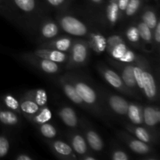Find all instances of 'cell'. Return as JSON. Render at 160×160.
I'll use <instances>...</instances> for the list:
<instances>
[{
  "instance_id": "cell-45",
  "label": "cell",
  "mask_w": 160,
  "mask_h": 160,
  "mask_svg": "<svg viewBox=\"0 0 160 160\" xmlns=\"http://www.w3.org/2000/svg\"><path fill=\"white\" fill-rule=\"evenodd\" d=\"M156 1H159V0H156Z\"/></svg>"
},
{
  "instance_id": "cell-15",
  "label": "cell",
  "mask_w": 160,
  "mask_h": 160,
  "mask_svg": "<svg viewBox=\"0 0 160 160\" xmlns=\"http://www.w3.org/2000/svg\"><path fill=\"white\" fill-rule=\"evenodd\" d=\"M31 54L37 56L38 57L44 58L58 63H66L68 58V53L58 51V50L51 49V48H39L34 51L31 52Z\"/></svg>"
},
{
  "instance_id": "cell-12",
  "label": "cell",
  "mask_w": 160,
  "mask_h": 160,
  "mask_svg": "<svg viewBox=\"0 0 160 160\" xmlns=\"http://www.w3.org/2000/svg\"><path fill=\"white\" fill-rule=\"evenodd\" d=\"M53 154L57 158L64 160H75L78 157L70 144L60 140H52L48 142Z\"/></svg>"
},
{
  "instance_id": "cell-34",
  "label": "cell",
  "mask_w": 160,
  "mask_h": 160,
  "mask_svg": "<svg viewBox=\"0 0 160 160\" xmlns=\"http://www.w3.org/2000/svg\"><path fill=\"white\" fill-rule=\"evenodd\" d=\"M38 131L42 136L45 138L52 139L54 138L57 135L56 128L51 123H44L42 124L38 125Z\"/></svg>"
},
{
  "instance_id": "cell-6",
  "label": "cell",
  "mask_w": 160,
  "mask_h": 160,
  "mask_svg": "<svg viewBox=\"0 0 160 160\" xmlns=\"http://www.w3.org/2000/svg\"><path fill=\"white\" fill-rule=\"evenodd\" d=\"M142 93L149 101L156 102L159 100V94L157 83L148 59L145 62L142 73Z\"/></svg>"
},
{
  "instance_id": "cell-37",
  "label": "cell",
  "mask_w": 160,
  "mask_h": 160,
  "mask_svg": "<svg viewBox=\"0 0 160 160\" xmlns=\"http://www.w3.org/2000/svg\"><path fill=\"white\" fill-rule=\"evenodd\" d=\"M110 158L112 160H128L131 159L129 155L121 148H114L111 152Z\"/></svg>"
},
{
  "instance_id": "cell-8",
  "label": "cell",
  "mask_w": 160,
  "mask_h": 160,
  "mask_svg": "<svg viewBox=\"0 0 160 160\" xmlns=\"http://www.w3.org/2000/svg\"><path fill=\"white\" fill-rule=\"evenodd\" d=\"M79 125L81 126V133L84 135L89 148L95 152H100L102 151L104 148L102 138L91 123L84 119H81Z\"/></svg>"
},
{
  "instance_id": "cell-36",
  "label": "cell",
  "mask_w": 160,
  "mask_h": 160,
  "mask_svg": "<svg viewBox=\"0 0 160 160\" xmlns=\"http://www.w3.org/2000/svg\"><path fill=\"white\" fill-rule=\"evenodd\" d=\"M45 4L49 7L56 9H62L67 7L70 0H44Z\"/></svg>"
},
{
  "instance_id": "cell-25",
  "label": "cell",
  "mask_w": 160,
  "mask_h": 160,
  "mask_svg": "<svg viewBox=\"0 0 160 160\" xmlns=\"http://www.w3.org/2000/svg\"><path fill=\"white\" fill-rule=\"evenodd\" d=\"M23 95L34 101L40 107L47 106V103L48 101V94H47L46 91L43 88H36L29 90L26 93L23 94Z\"/></svg>"
},
{
  "instance_id": "cell-14",
  "label": "cell",
  "mask_w": 160,
  "mask_h": 160,
  "mask_svg": "<svg viewBox=\"0 0 160 160\" xmlns=\"http://www.w3.org/2000/svg\"><path fill=\"white\" fill-rule=\"evenodd\" d=\"M58 82H59V86L62 88V92L65 94L66 96L74 104H76L77 106H79L80 107L83 108L84 109H88L87 106L84 104V102L82 101V99L81 98V97L79 96V95L77 92L76 88L73 86V84L70 82L68 80V78L66 77V75H62L58 80Z\"/></svg>"
},
{
  "instance_id": "cell-27",
  "label": "cell",
  "mask_w": 160,
  "mask_h": 160,
  "mask_svg": "<svg viewBox=\"0 0 160 160\" xmlns=\"http://www.w3.org/2000/svg\"><path fill=\"white\" fill-rule=\"evenodd\" d=\"M141 20L145 23L152 31H153L157 23L159 21V19L157 17V13L154 8L151 6H146L142 10Z\"/></svg>"
},
{
  "instance_id": "cell-33",
  "label": "cell",
  "mask_w": 160,
  "mask_h": 160,
  "mask_svg": "<svg viewBox=\"0 0 160 160\" xmlns=\"http://www.w3.org/2000/svg\"><path fill=\"white\" fill-rule=\"evenodd\" d=\"M128 46L127 45V43L125 42V41L120 42L117 45H116L115 46L112 47V49L108 52V54L111 56L113 59L115 60H120L121 59L122 56L124 55V53L126 52L127 50L128 49Z\"/></svg>"
},
{
  "instance_id": "cell-30",
  "label": "cell",
  "mask_w": 160,
  "mask_h": 160,
  "mask_svg": "<svg viewBox=\"0 0 160 160\" xmlns=\"http://www.w3.org/2000/svg\"><path fill=\"white\" fill-rule=\"evenodd\" d=\"M125 37L128 43H130L133 46H142L140 35H139L138 30L136 25H131L127 28L125 31Z\"/></svg>"
},
{
  "instance_id": "cell-19",
  "label": "cell",
  "mask_w": 160,
  "mask_h": 160,
  "mask_svg": "<svg viewBox=\"0 0 160 160\" xmlns=\"http://www.w3.org/2000/svg\"><path fill=\"white\" fill-rule=\"evenodd\" d=\"M58 117L68 128L76 129L79 125V119L74 109L67 106H62L57 111Z\"/></svg>"
},
{
  "instance_id": "cell-41",
  "label": "cell",
  "mask_w": 160,
  "mask_h": 160,
  "mask_svg": "<svg viewBox=\"0 0 160 160\" xmlns=\"http://www.w3.org/2000/svg\"><path fill=\"white\" fill-rule=\"evenodd\" d=\"M117 1L119 9H120V13H121L122 17H123V12H124L125 9H126L127 8V6H128V2H129V0H117Z\"/></svg>"
},
{
  "instance_id": "cell-1",
  "label": "cell",
  "mask_w": 160,
  "mask_h": 160,
  "mask_svg": "<svg viewBox=\"0 0 160 160\" xmlns=\"http://www.w3.org/2000/svg\"><path fill=\"white\" fill-rule=\"evenodd\" d=\"M65 75L73 84L78 94L87 106L88 110L91 111L97 117L105 120L106 117L101 98L92 86L78 75L72 73H67Z\"/></svg>"
},
{
  "instance_id": "cell-7",
  "label": "cell",
  "mask_w": 160,
  "mask_h": 160,
  "mask_svg": "<svg viewBox=\"0 0 160 160\" xmlns=\"http://www.w3.org/2000/svg\"><path fill=\"white\" fill-rule=\"evenodd\" d=\"M22 60L31 64L34 67L37 68L40 71L48 74H56L60 70V64L44 58L38 57L31 54V52H25L20 55Z\"/></svg>"
},
{
  "instance_id": "cell-18",
  "label": "cell",
  "mask_w": 160,
  "mask_h": 160,
  "mask_svg": "<svg viewBox=\"0 0 160 160\" xmlns=\"http://www.w3.org/2000/svg\"><path fill=\"white\" fill-rule=\"evenodd\" d=\"M136 26L138 30L140 38L142 41V48L147 52H152L153 48H155L154 42H153L152 31L142 20H139Z\"/></svg>"
},
{
  "instance_id": "cell-9",
  "label": "cell",
  "mask_w": 160,
  "mask_h": 160,
  "mask_svg": "<svg viewBox=\"0 0 160 160\" xmlns=\"http://www.w3.org/2000/svg\"><path fill=\"white\" fill-rule=\"evenodd\" d=\"M109 62L112 63L114 67L117 69L120 72V76L121 77L123 83L134 94L139 97V91L138 88L137 83H136L135 78L134 75V69H133V63H126V62H122L120 61L115 60V59H111Z\"/></svg>"
},
{
  "instance_id": "cell-10",
  "label": "cell",
  "mask_w": 160,
  "mask_h": 160,
  "mask_svg": "<svg viewBox=\"0 0 160 160\" xmlns=\"http://www.w3.org/2000/svg\"><path fill=\"white\" fill-rule=\"evenodd\" d=\"M118 137L122 142L126 144L127 146L133 152L138 155L142 156H148L151 155L153 152V149L152 145L142 142L137 138L132 137L124 131H120L118 133Z\"/></svg>"
},
{
  "instance_id": "cell-3",
  "label": "cell",
  "mask_w": 160,
  "mask_h": 160,
  "mask_svg": "<svg viewBox=\"0 0 160 160\" xmlns=\"http://www.w3.org/2000/svg\"><path fill=\"white\" fill-rule=\"evenodd\" d=\"M56 22L59 24L60 30H62L70 35L76 37H86L89 34V30L87 25L76 17L72 15L62 14L58 16Z\"/></svg>"
},
{
  "instance_id": "cell-31",
  "label": "cell",
  "mask_w": 160,
  "mask_h": 160,
  "mask_svg": "<svg viewBox=\"0 0 160 160\" xmlns=\"http://www.w3.org/2000/svg\"><path fill=\"white\" fill-rule=\"evenodd\" d=\"M145 0H129L123 17L131 18L135 16L141 10Z\"/></svg>"
},
{
  "instance_id": "cell-5",
  "label": "cell",
  "mask_w": 160,
  "mask_h": 160,
  "mask_svg": "<svg viewBox=\"0 0 160 160\" xmlns=\"http://www.w3.org/2000/svg\"><path fill=\"white\" fill-rule=\"evenodd\" d=\"M99 96L102 103H105L107 109L112 113L120 117H126L129 102L127 101L124 98L107 92H101Z\"/></svg>"
},
{
  "instance_id": "cell-43",
  "label": "cell",
  "mask_w": 160,
  "mask_h": 160,
  "mask_svg": "<svg viewBox=\"0 0 160 160\" xmlns=\"http://www.w3.org/2000/svg\"><path fill=\"white\" fill-rule=\"evenodd\" d=\"M81 159L82 160H97V157H95V156H93V154H91L90 152L86 154L85 156H83L82 158H81Z\"/></svg>"
},
{
  "instance_id": "cell-21",
  "label": "cell",
  "mask_w": 160,
  "mask_h": 160,
  "mask_svg": "<svg viewBox=\"0 0 160 160\" xmlns=\"http://www.w3.org/2000/svg\"><path fill=\"white\" fill-rule=\"evenodd\" d=\"M88 44L90 49L97 54H102L106 49V38L99 32H92L88 34Z\"/></svg>"
},
{
  "instance_id": "cell-29",
  "label": "cell",
  "mask_w": 160,
  "mask_h": 160,
  "mask_svg": "<svg viewBox=\"0 0 160 160\" xmlns=\"http://www.w3.org/2000/svg\"><path fill=\"white\" fill-rule=\"evenodd\" d=\"M52 117V113L51 109L48 106H45L43 107H41V109H39L37 113L34 114V116L31 117L28 120L34 124L40 125L49 121Z\"/></svg>"
},
{
  "instance_id": "cell-42",
  "label": "cell",
  "mask_w": 160,
  "mask_h": 160,
  "mask_svg": "<svg viewBox=\"0 0 160 160\" xmlns=\"http://www.w3.org/2000/svg\"><path fill=\"white\" fill-rule=\"evenodd\" d=\"M16 160H34V158L31 157L30 155L25 154V153H21L15 157Z\"/></svg>"
},
{
  "instance_id": "cell-23",
  "label": "cell",
  "mask_w": 160,
  "mask_h": 160,
  "mask_svg": "<svg viewBox=\"0 0 160 160\" xmlns=\"http://www.w3.org/2000/svg\"><path fill=\"white\" fill-rule=\"evenodd\" d=\"M127 117L132 124L144 125L143 106L134 102H129Z\"/></svg>"
},
{
  "instance_id": "cell-40",
  "label": "cell",
  "mask_w": 160,
  "mask_h": 160,
  "mask_svg": "<svg viewBox=\"0 0 160 160\" xmlns=\"http://www.w3.org/2000/svg\"><path fill=\"white\" fill-rule=\"evenodd\" d=\"M152 37L154 45H156L157 48H159L160 43V20L157 23L156 28L152 31Z\"/></svg>"
},
{
  "instance_id": "cell-11",
  "label": "cell",
  "mask_w": 160,
  "mask_h": 160,
  "mask_svg": "<svg viewBox=\"0 0 160 160\" xmlns=\"http://www.w3.org/2000/svg\"><path fill=\"white\" fill-rule=\"evenodd\" d=\"M125 128L134 137L145 143L152 145L158 143L159 136L155 132L153 128H149L144 125H134L132 123L126 124Z\"/></svg>"
},
{
  "instance_id": "cell-20",
  "label": "cell",
  "mask_w": 160,
  "mask_h": 160,
  "mask_svg": "<svg viewBox=\"0 0 160 160\" xmlns=\"http://www.w3.org/2000/svg\"><path fill=\"white\" fill-rule=\"evenodd\" d=\"M122 17L117 0H108L105 8V20L109 27H114Z\"/></svg>"
},
{
  "instance_id": "cell-16",
  "label": "cell",
  "mask_w": 160,
  "mask_h": 160,
  "mask_svg": "<svg viewBox=\"0 0 160 160\" xmlns=\"http://www.w3.org/2000/svg\"><path fill=\"white\" fill-rule=\"evenodd\" d=\"M73 39L67 36H62V37H56L55 38L51 39L49 41H46L39 46V48H51V49L58 50V51L68 53L69 50L71 48L73 44Z\"/></svg>"
},
{
  "instance_id": "cell-17",
  "label": "cell",
  "mask_w": 160,
  "mask_h": 160,
  "mask_svg": "<svg viewBox=\"0 0 160 160\" xmlns=\"http://www.w3.org/2000/svg\"><path fill=\"white\" fill-rule=\"evenodd\" d=\"M59 32L60 28L57 22L51 19H45L41 23L39 27V35L45 42L56 38Z\"/></svg>"
},
{
  "instance_id": "cell-28",
  "label": "cell",
  "mask_w": 160,
  "mask_h": 160,
  "mask_svg": "<svg viewBox=\"0 0 160 160\" xmlns=\"http://www.w3.org/2000/svg\"><path fill=\"white\" fill-rule=\"evenodd\" d=\"M0 123L8 127L17 126L20 123V118L13 111L0 106Z\"/></svg>"
},
{
  "instance_id": "cell-2",
  "label": "cell",
  "mask_w": 160,
  "mask_h": 160,
  "mask_svg": "<svg viewBox=\"0 0 160 160\" xmlns=\"http://www.w3.org/2000/svg\"><path fill=\"white\" fill-rule=\"evenodd\" d=\"M89 51L90 48L87 40L73 39L71 48L68 52L66 68L67 70H71L85 65L88 59Z\"/></svg>"
},
{
  "instance_id": "cell-39",
  "label": "cell",
  "mask_w": 160,
  "mask_h": 160,
  "mask_svg": "<svg viewBox=\"0 0 160 160\" xmlns=\"http://www.w3.org/2000/svg\"><path fill=\"white\" fill-rule=\"evenodd\" d=\"M137 56L138 55L133 50H131V48H128L126 52L124 53V55L122 56L121 59L118 61L122 62H126V63H133L137 59Z\"/></svg>"
},
{
  "instance_id": "cell-35",
  "label": "cell",
  "mask_w": 160,
  "mask_h": 160,
  "mask_svg": "<svg viewBox=\"0 0 160 160\" xmlns=\"http://www.w3.org/2000/svg\"><path fill=\"white\" fill-rule=\"evenodd\" d=\"M124 41V38H123V36L120 35V34H112V35L109 36L108 38H106V51L107 52V53L112 49V47L115 46L116 45H117L120 42Z\"/></svg>"
},
{
  "instance_id": "cell-32",
  "label": "cell",
  "mask_w": 160,
  "mask_h": 160,
  "mask_svg": "<svg viewBox=\"0 0 160 160\" xmlns=\"http://www.w3.org/2000/svg\"><path fill=\"white\" fill-rule=\"evenodd\" d=\"M2 101L7 109L13 111L14 112L17 114H22L20 107V102L17 98L12 96V95L8 94V95H5L2 97Z\"/></svg>"
},
{
  "instance_id": "cell-38",
  "label": "cell",
  "mask_w": 160,
  "mask_h": 160,
  "mask_svg": "<svg viewBox=\"0 0 160 160\" xmlns=\"http://www.w3.org/2000/svg\"><path fill=\"white\" fill-rule=\"evenodd\" d=\"M9 150V142L6 136L0 135V158H3L8 154Z\"/></svg>"
},
{
  "instance_id": "cell-26",
  "label": "cell",
  "mask_w": 160,
  "mask_h": 160,
  "mask_svg": "<svg viewBox=\"0 0 160 160\" xmlns=\"http://www.w3.org/2000/svg\"><path fill=\"white\" fill-rule=\"evenodd\" d=\"M14 7L25 15L35 13L38 9V0H11Z\"/></svg>"
},
{
  "instance_id": "cell-4",
  "label": "cell",
  "mask_w": 160,
  "mask_h": 160,
  "mask_svg": "<svg viewBox=\"0 0 160 160\" xmlns=\"http://www.w3.org/2000/svg\"><path fill=\"white\" fill-rule=\"evenodd\" d=\"M97 69H98V72H99L102 78L103 79L111 86V87L115 88L116 90L119 91V92H121V93L124 94V95H128V96L139 98V97L136 94H134V92H131V91L125 85L123 80H122L121 77H120V74H119L117 72H116L115 70H112L111 68H109V67L103 65V64H98V65L97 66Z\"/></svg>"
},
{
  "instance_id": "cell-24",
  "label": "cell",
  "mask_w": 160,
  "mask_h": 160,
  "mask_svg": "<svg viewBox=\"0 0 160 160\" xmlns=\"http://www.w3.org/2000/svg\"><path fill=\"white\" fill-rule=\"evenodd\" d=\"M19 102H20L22 115L26 117L27 119H29L30 117L37 113L39 109H41L40 106H38L34 101L27 98L24 95H22V97L19 100Z\"/></svg>"
},
{
  "instance_id": "cell-13",
  "label": "cell",
  "mask_w": 160,
  "mask_h": 160,
  "mask_svg": "<svg viewBox=\"0 0 160 160\" xmlns=\"http://www.w3.org/2000/svg\"><path fill=\"white\" fill-rule=\"evenodd\" d=\"M68 139L70 145L80 159L89 153V147L82 133L77 131H70L68 134Z\"/></svg>"
},
{
  "instance_id": "cell-44",
  "label": "cell",
  "mask_w": 160,
  "mask_h": 160,
  "mask_svg": "<svg viewBox=\"0 0 160 160\" xmlns=\"http://www.w3.org/2000/svg\"><path fill=\"white\" fill-rule=\"evenodd\" d=\"M104 1L105 0H88L89 2L91 4L94 5V6H100V5L104 2Z\"/></svg>"
},
{
  "instance_id": "cell-22",
  "label": "cell",
  "mask_w": 160,
  "mask_h": 160,
  "mask_svg": "<svg viewBox=\"0 0 160 160\" xmlns=\"http://www.w3.org/2000/svg\"><path fill=\"white\" fill-rule=\"evenodd\" d=\"M144 126L149 128H156L160 122V110L159 107L147 106L143 107Z\"/></svg>"
}]
</instances>
